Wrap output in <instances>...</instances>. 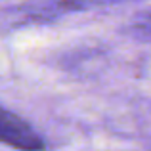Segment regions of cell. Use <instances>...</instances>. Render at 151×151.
<instances>
[{
    "instance_id": "6da1fadb",
    "label": "cell",
    "mask_w": 151,
    "mask_h": 151,
    "mask_svg": "<svg viewBox=\"0 0 151 151\" xmlns=\"http://www.w3.org/2000/svg\"><path fill=\"white\" fill-rule=\"evenodd\" d=\"M0 144L17 149H42L44 142L33 130L29 122H25L15 113L4 109L0 105Z\"/></svg>"
}]
</instances>
